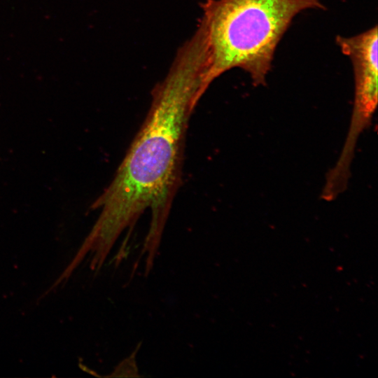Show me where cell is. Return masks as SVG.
Segmentation results:
<instances>
[{
    "label": "cell",
    "mask_w": 378,
    "mask_h": 378,
    "mask_svg": "<svg viewBox=\"0 0 378 378\" xmlns=\"http://www.w3.org/2000/svg\"><path fill=\"white\" fill-rule=\"evenodd\" d=\"M204 55L189 40L179 50L165 79L153 92L150 108L109 186L94 201L98 219L86 237L107 255L119 235L150 208L152 219L142 253L155 257L178 182L190 115L205 92Z\"/></svg>",
    "instance_id": "obj_1"
},
{
    "label": "cell",
    "mask_w": 378,
    "mask_h": 378,
    "mask_svg": "<svg viewBox=\"0 0 378 378\" xmlns=\"http://www.w3.org/2000/svg\"><path fill=\"white\" fill-rule=\"evenodd\" d=\"M198 28L204 47L207 87L224 72L240 68L253 85H265L275 50L294 17L325 9L319 0H208Z\"/></svg>",
    "instance_id": "obj_2"
},
{
    "label": "cell",
    "mask_w": 378,
    "mask_h": 378,
    "mask_svg": "<svg viewBox=\"0 0 378 378\" xmlns=\"http://www.w3.org/2000/svg\"><path fill=\"white\" fill-rule=\"evenodd\" d=\"M377 27L350 37L337 36L336 43L349 57L354 73V102L344 144L356 146L362 132L371 124L377 105Z\"/></svg>",
    "instance_id": "obj_3"
},
{
    "label": "cell",
    "mask_w": 378,
    "mask_h": 378,
    "mask_svg": "<svg viewBox=\"0 0 378 378\" xmlns=\"http://www.w3.org/2000/svg\"><path fill=\"white\" fill-rule=\"evenodd\" d=\"M136 351V349L132 355L120 363L108 377H139L135 360V354Z\"/></svg>",
    "instance_id": "obj_4"
}]
</instances>
